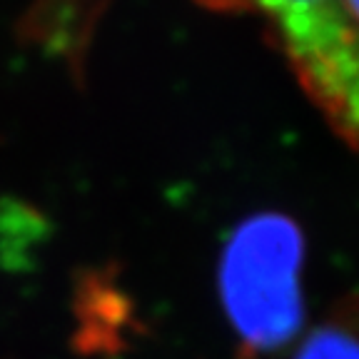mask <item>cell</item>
<instances>
[{
	"label": "cell",
	"instance_id": "cell-1",
	"mask_svg": "<svg viewBox=\"0 0 359 359\" xmlns=\"http://www.w3.org/2000/svg\"><path fill=\"white\" fill-rule=\"evenodd\" d=\"M304 237L280 212L247 217L219 255V302L245 354H264L297 337L304 320Z\"/></svg>",
	"mask_w": 359,
	"mask_h": 359
},
{
	"label": "cell",
	"instance_id": "cell-2",
	"mask_svg": "<svg viewBox=\"0 0 359 359\" xmlns=\"http://www.w3.org/2000/svg\"><path fill=\"white\" fill-rule=\"evenodd\" d=\"M215 13L257 15L304 95L359 152V25L342 0H195Z\"/></svg>",
	"mask_w": 359,
	"mask_h": 359
},
{
	"label": "cell",
	"instance_id": "cell-3",
	"mask_svg": "<svg viewBox=\"0 0 359 359\" xmlns=\"http://www.w3.org/2000/svg\"><path fill=\"white\" fill-rule=\"evenodd\" d=\"M294 359H359V294L337 302L302 339Z\"/></svg>",
	"mask_w": 359,
	"mask_h": 359
},
{
	"label": "cell",
	"instance_id": "cell-4",
	"mask_svg": "<svg viewBox=\"0 0 359 359\" xmlns=\"http://www.w3.org/2000/svg\"><path fill=\"white\" fill-rule=\"evenodd\" d=\"M342 3H344V8H347L349 18L359 25V0H342Z\"/></svg>",
	"mask_w": 359,
	"mask_h": 359
}]
</instances>
